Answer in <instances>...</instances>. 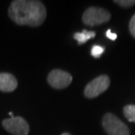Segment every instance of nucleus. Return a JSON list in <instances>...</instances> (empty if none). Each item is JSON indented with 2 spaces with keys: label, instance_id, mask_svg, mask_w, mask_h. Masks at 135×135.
Wrapping results in <instances>:
<instances>
[{
  "label": "nucleus",
  "instance_id": "nucleus-1",
  "mask_svg": "<svg viewBox=\"0 0 135 135\" xmlns=\"http://www.w3.org/2000/svg\"><path fill=\"white\" fill-rule=\"evenodd\" d=\"M8 15L18 25L36 27L46 20L47 9L42 2L37 0H16L11 4Z\"/></svg>",
  "mask_w": 135,
  "mask_h": 135
},
{
  "label": "nucleus",
  "instance_id": "nucleus-2",
  "mask_svg": "<svg viewBox=\"0 0 135 135\" xmlns=\"http://www.w3.org/2000/svg\"><path fill=\"white\" fill-rule=\"evenodd\" d=\"M102 123L104 129L109 135H130L127 126L112 113H106L103 118Z\"/></svg>",
  "mask_w": 135,
  "mask_h": 135
},
{
  "label": "nucleus",
  "instance_id": "nucleus-3",
  "mask_svg": "<svg viewBox=\"0 0 135 135\" xmlns=\"http://www.w3.org/2000/svg\"><path fill=\"white\" fill-rule=\"evenodd\" d=\"M110 20V13L101 7H90L83 14V22L93 26L106 23Z\"/></svg>",
  "mask_w": 135,
  "mask_h": 135
},
{
  "label": "nucleus",
  "instance_id": "nucleus-4",
  "mask_svg": "<svg viewBox=\"0 0 135 135\" xmlns=\"http://www.w3.org/2000/svg\"><path fill=\"white\" fill-rule=\"evenodd\" d=\"M110 78L106 75H101L86 85L84 96L88 98H94L104 92L110 86Z\"/></svg>",
  "mask_w": 135,
  "mask_h": 135
},
{
  "label": "nucleus",
  "instance_id": "nucleus-5",
  "mask_svg": "<svg viewBox=\"0 0 135 135\" xmlns=\"http://www.w3.org/2000/svg\"><path fill=\"white\" fill-rule=\"evenodd\" d=\"M3 127L12 135H28L30 132L27 121L22 117L5 118L2 122Z\"/></svg>",
  "mask_w": 135,
  "mask_h": 135
},
{
  "label": "nucleus",
  "instance_id": "nucleus-6",
  "mask_svg": "<svg viewBox=\"0 0 135 135\" xmlns=\"http://www.w3.org/2000/svg\"><path fill=\"white\" fill-rule=\"evenodd\" d=\"M72 75L64 70L53 69L47 75V82L53 88L61 90L65 89L72 83Z\"/></svg>",
  "mask_w": 135,
  "mask_h": 135
},
{
  "label": "nucleus",
  "instance_id": "nucleus-7",
  "mask_svg": "<svg viewBox=\"0 0 135 135\" xmlns=\"http://www.w3.org/2000/svg\"><path fill=\"white\" fill-rule=\"evenodd\" d=\"M18 87V81L10 73H0V91L12 92Z\"/></svg>",
  "mask_w": 135,
  "mask_h": 135
},
{
  "label": "nucleus",
  "instance_id": "nucleus-8",
  "mask_svg": "<svg viewBox=\"0 0 135 135\" xmlns=\"http://www.w3.org/2000/svg\"><path fill=\"white\" fill-rule=\"evenodd\" d=\"M96 36V32L94 31H87L83 30L82 32H78L74 34V39L76 40L79 45L84 44L90 40V39H93Z\"/></svg>",
  "mask_w": 135,
  "mask_h": 135
},
{
  "label": "nucleus",
  "instance_id": "nucleus-9",
  "mask_svg": "<svg viewBox=\"0 0 135 135\" xmlns=\"http://www.w3.org/2000/svg\"><path fill=\"white\" fill-rule=\"evenodd\" d=\"M124 115L130 122L135 123V105L128 104L124 107Z\"/></svg>",
  "mask_w": 135,
  "mask_h": 135
},
{
  "label": "nucleus",
  "instance_id": "nucleus-10",
  "mask_svg": "<svg viewBox=\"0 0 135 135\" xmlns=\"http://www.w3.org/2000/svg\"><path fill=\"white\" fill-rule=\"evenodd\" d=\"M104 52V47L99 45H94L92 48H91V55L94 58H99L101 57L103 53Z\"/></svg>",
  "mask_w": 135,
  "mask_h": 135
},
{
  "label": "nucleus",
  "instance_id": "nucleus-11",
  "mask_svg": "<svg viewBox=\"0 0 135 135\" xmlns=\"http://www.w3.org/2000/svg\"><path fill=\"white\" fill-rule=\"evenodd\" d=\"M116 4L122 7H131L135 4V0H115Z\"/></svg>",
  "mask_w": 135,
  "mask_h": 135
},
{
  "label": "nucleus",
  "instance_id": "nucleus-12",
  "mask_svg": "<svg viewBox=\"0 0 135 135\" xmlns=\"http://www.w3.org/2000/svg\"><path fill=\"white\" fill-rule=\"evenodd\" d=\"M129 29H130L131 34L135 38V14L132 17L130 20V23H129Z\"/></svg>",
  "mask_w": 135,
  "mask_h": 135
},
{
  "label": "nucleus",
  "instance_id": "nucleus-13",
  "mask_svg": "<svg viewBox=\"0 0 135 135\" xmlns=\"http://www.w3.org/2000/svg\"><path fill=\"white\" fill-rule=\"evenodd\" d=\"M106 36H107L108 39H110L112 40H115L116 39H117V34L112 33L110 29H109V30H107V32H106Z\"/></svg>",
  "mask_w": 135,
  "mask_h": 135
},
{
  "label": "nucleus",
  "instance_id": "nucleus-14",
  "mask_svg": "<svg viewBox=\"0 0 135 135\" xmlns=\"http://www.w3.org/2000/svg\"><path fill=\"white\" fill-rule=\"evenodd\" d=\"M61 135H71V134H69V133H63L62 134H61Z\"/></svg>",
  "mask_w": 135,
  "mask_h": 135
}]
</instances>
